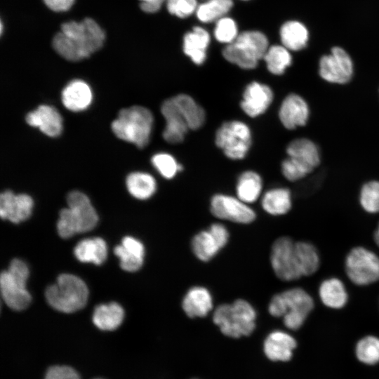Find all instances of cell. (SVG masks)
Wrapping results in <instances>:
<instances>
[{
	"label": "cell",
	"instance_id": "1",
	"mask_svg": "<svg viewBox=\"0 0 379 379\" xmlns=\"http://www.w3.org/2000/svg\"><path fill=\"white\" fill-rule=\"evenodd\" d=\"M105 34L93 19L81 22L69 21L61 26V32L53 39L54 50L69 61H79L89 57L103 45Z\"/></svg>",
	"mask_w": 379,
	"mask_h": 379
},
{
	"label": "cell",
	"instance_id": "2",
	"mask_svg": "<svg viewBox=\"0 0 379 379\" xmlns=\"http://www.w3.org/2000/svg\"><path fill=\"white\" fill-rule=\"evenodd\" d=\"M314 307L310 293L300 287H294L274 294L270 300L267 311L274 317H282L284 326L295 331L303 325Z\"/></svg>",
	"mask_w": 379,
	"mask_h": 379
},
{
	"label": "cell",
	"instance_id": "3",
	"mask_svg": "<svg viewBox=\"0 0 379 379\" xmlns=\"http://www.w3.org/2000/svg\"><path fill=\"white\" fill-rule=\"evenodd\" d=\"M212 319L225 336L239 338L250 335L256 327L257 312L247 300L237 298L213 310Z\"/></svg>",
	"mask_w": 379,
	"mask_h": 379
},
{
	"label": "cell",
	"instance_id": "4",
	"mask_svg": "<svg viewBox=\"0 0 379 379\" xmlns=\"http://www.w3.org/2000/svg\"><path fill=\"white\" fill-rule=\"evenodd\" d=\"M68 208L59 213L57 230L59 236L68 239L77 233L87 232L97 225L98 216L88 197L79 191H72L67 197Z\"/></svg>",
	"mask_w": 379,
	"mask_h": 379
},
{
	"label": "cell",
	"instance_id": "5",
	"mask_svg": "<svg viewBox=\"0 0 379 379\" xmlns=\"http://www.w3.org/2000/svg\"><path fill=\"white\" fill-rule=\"evenodd\" d=\"M152 126L153 116L147 108L132 106L119 111L112 130L119 139L143 148L149 142Z\"/></svg>",
	"mask_w": 379,
	"mask_h": 379
},
{
	"label": "cell",
	"instance_id": "6",
	"mask_svg": "<svg viewBox=\"0 0 379 379\" xmlns=\"http://www.w3.org/2000/svg\"><path fill=\"white\" fill-rule=\"evenodd\" d=\"M47 302L55 310L72 313L82 309L87 302L88 289L79 277L70 274L58 276L55 284L45 291Z\"/></svg>",
	"mask_w": 379,
	"mask_h": 379
},
{
	"label": "cell",
	"instance_id": "7",
	"mask_svg": "<svg viewBox=\"0 0 379 379\" xmlns=\"http://www.w3.org/2000/svg\"><path fill=\"white\" fill-rule=\"evenodd\" d=\"M268 48V41L263 33L245 31L225 47L222 55L227 61L242 69H252L264 58Z\"/></svg>",
	"mask_w": 379,
	"mask_h": 379
},
{
	"label": "cell",
	"instance_id": "8",
	"mask_svg": "<svg viewBox=\"0 0 379 379\" xmlns=\"http://www.w3.org/2000/svg\"><path fill=\"white\" fill-rule=\"evenodd\" d=\"M28 277L27 265L18 258L12 260L8 270L1 272V294L4 302L11 309L20 311L30 304L32 297L26 288Z\"/></svg>",
	"mask_w": 379,
	"mask_h": 379
},
{
	"label": "cell",
	"instance_id": "9",
	"mask_svg": "<svg viewBox=\"0 0 379 379\" xmlns=\"http://www.w3.org/2000/svg\"><path fill=\"white\" fill-rule=\"evenodd\" d=\"M215 142L227 158L241 160L251 147V132L248 125L241 121H225L217 130Z\"/></svg>",
	"mask_w": 379,
	"mask_h": 379
},
{
	"label": "cell",
	"instance_id": "10",
	"mask_svg": "<svg viewBox=\"0 0 379 379\" xmlns=\"http://www.w3.org/2000/svg\"><path fill=\"white\" fill-rule=\"evenodd\" d=\"M347 278L355 285L367 286L379 281V256L363 247L352 248L345 260Z\"/></svg>",
	"mask_w": 379,
	"mask_h": 379
},
{
	"label": "cell",
	"instance_id": "11",
	"mask_svg": "<svg viewBox=\"0 0 379 379\" xmlns=\"http://www.w3.org/2000/svg\"><path fill=\"white\" fill-rule=\"evenodd\" d=\"M270 262L275 276L284 281L299 279L301 274L297 254L295 241L288 236H281L272 243L270 253Z\"/></svg>",
	"mask_w": 379,
	"mask_h": 379
},
{
	"label": "cell",
	"instance_id": "12",
	"mask_svg": "<svg viewBox=\"0 0 379 379\" xmlns=\"http://www.w3.org/2000/svg\"><path fill=\"white\" fill-rule=\"evenodd\" d=\"M230 239L227 227L220 222H213L205 230L196 233L191 239V250L201 262H208L224 248Z\"/></svg>",
	"mask_w": 379,
	"mask_h": 379
},
{
	"label": "cell",
	"instance_id": "13",
	"mask_svg": "<svg viewBox=\"0 0 379 379\" xmlns=\"http://www.w3.org/2000/svg\"><path fill=\"white\" fill-rule=\"evenodd\" d=\"M210 211L220 220L241 225L251 224L256 218L255 212L248 204L237 197L224 194H217L211 197Z\"/></svg>",
	"mask_w": 379,
	"mask_h": 379
},
{
	"label": "cell",
	"instance_id": "14",
	"mask_svg": "<svg viewBox=\"0 0 379 379\" xmlns=\"http://www.w3.org/2000/svg\"><path fill=\"white\" fill-rule=\"evenodd\" d=\"M320 77L327 82L345 84L352 78L354 65L349 54L340 47H333L329 55L319 60Z\"/></svg>",
	"mask_w": 379,
	"mask_h": 379
},
{
	"label": "cell",
	"instance_id": "15",
	"mask_svg": "<svg viewBox=\"0 0 379 379\" xmlns=\"http://www.w3.org/2000/svg\"><path fill=\"white\" fill-rule=\"evenodd\" d=\"M310 110L307 101L300 95L290 93L283 100L279 118L282 125L288 130L304 126L310 118Z\"/></svg>",
	"mask_w": 379,
	"mask_h": 379
},
{
	"label": "cell",
	"instance_id": "16",
	"mask_svg": "<svg viewBox=\"0 0 379 379\" xmlns=\"http://www.w3.org/2000/svg\"><path fill=\"white\" fill-rule=\"evenodd\" d=\"M274 98L270 86L258 81H253L246 86L240 105L246 114L256 117L268 109Z\"/></svg>",
	"mask_w": 379,
	"mask_h": 379
},
{
	"label": "cell",
	"instance_id": "17",
	"mask_svg": "<svg viewBox=\"0 0 379 379\" xmlns=\"http://www.w3.org/2000/svg\"><path fill=\"white\" fill-rule=\"evenodd\" d=\"M33 204V200L29 195L15 194L6 190L0 195V215L4 220L19 223L29 218Z\"/></svg>",
	"mask_w": 379,
	"mask_h": 379
},
{
	"label": "cell",
	"instance_id": "18",
	"mask_svg": "<svg viewBox=\"0 0 379 379\" xmlns=\"http://www.w3.org/2000/svg\"><path fill=\"white\" fill-rule=\"evenodd\" d=\"M161 112L166 120L163 132L164 139L170 144L182 142L190 128L178 110L173 97L162 103Z\"/></svg>",
	"mask_w": 379,
	"mask_h": 379
},
{
	"label": "cell",
	"instance_id": "19",
	"mask_svg": "<svg viewBox=\"0 0 379 379\" xmlns=\"http://www.w3.org/2000/svg\"><path fill=\"white\" fill-rule=\"evenodd\" d=\"M181 307L189 318L205 317L214 310L213 295L205 286H194L184 295Z\"/></svg>",
	"mask_w": 379,
	"mask_h": 379
},
{
	"label": "cell",
	"instance_id": "20",
	"mask_svg": "<svg viewBox=\"0 0 379 379\" xmlns=\"http://www.w3.org/2000/svg\"><path fill=\"white\" fill-rule=\"evenodd\" d=\"M296 345V340L291 334L274 330L265 338L263 350L266 357L272 361H287L291 359Z\"/></svg>",
	"mask_w": 379,
	"mask_h": 379
},
{
	"label": "cell",
	"instance_id": "21",
	"mask_svg": "<svg viewBox=\"0 0 379 379\" xmlns=\"http://www.w3.org/2000/svg\"><path fill=\"white\" fill-rule=\"evenodd\" d=\"M26 122L34 127H38L45 135L56 137L62 130V119L58 110L48 105H40L32 112H29Z\"/></svg>",
	"mask_w": 379,
	"mask_h": 379
},
{
	"label": "cell",
	"instance_id": "22",
	"mask_svg": "<svg viewBox=\"0 0 379 379\" xmlns=\"http://www.w3.org/2000/svg\"><path fill=\"white\" fill-rule=\"evenodd\" d=\"M114 252L120 259V267L125 271L136 272L143 265L145 247L140 241L134 237H124L121 244L115 246Z\"/></svg>",
	"mask_w": 379,
	"mask_h": 379
},
{
	"label": "cell",
	"instance_id": "23",
	"mask_svg": "<svg viewBox=\"0 0 379 379\" xmlns=\"http://www.w3.org/2000/svg\"><path fill=\"white\" fill-rule=\"evenodd\" d=\"M288 157L293 159L311 172L321 162V153L317 145L306 138L292 140L286 147Z\"/></svg>",
	"mask_w": 379,
	"mask_h": 379
},
{
	"label": "cell",
	"instance_id": "24",
	"mask_svg": "<svg viewBox=\"0 0 379 379\" xmlns=\"http://www.w3.org/2000/svg\"><path fill=\"white\" fill-rule=\"evenodd\" d=\"M92 97L90 86L85 81L79 79L72 81L62 92L64 106L73 112L86 109L91 102Z\"/></svg>",
	"mask_w": 379,
	"mask_h": 379
},
{
	"label": "cell",
	"instance_id": "25",
	"mask_svg": "<svg viewBox=\"0 0 379 379\" xmlns=\"http://www.w3.org/2000/svg\"><path fill=\"white\" fill-rule=\"evenodd\" d=\"M318 293L323 305L331 309H342L348 301L345 286L336 277L324 279L319 286Z\"/></svg>",
	"mask_w": 379,
	"mask_h": 379
},
{
	"label": "cell",
	"instance_id": "26",
	"mask_svg": "<svg viewBox=\"0 0 379 379\" xmlns=\"http://www.w3.org/2000/svg\"><path fill=\"white\" fill-rule=\"evenodd\" d=\"M210 42L208 32L201 27H194L183 39V51L196 65H201L206 58Z\"/></svg>",
	"mask_w": 379,
	"mask_h": 379
},
{
	"label": "cell",
	"instance_id": "27",
	"mask_svg": "<svg viewBox=\"0 0 379 379\" xmlns=\"http://www.w3.org/2000/svg\"><path fill=\"white\" fill-rule=\"evenodd\" d=\"M261 206L269 215L273 216L285 215L292 207L291 191L286 187L269 190L262 197Z\"/></svg>",
	"mask_w": 379,
	"mask_h": 379
},
{
	"label": "cell",
	"instance_id": "28",
	"mask_svg": "<svg viewBox=\"0 0 379 379\" xmlns=\"http://www.w3.org/2000/svg\"><path fill=\"white\" fill-rule=\"evenodd\" d=\"M74 254L77 260L82 262L101 265L107 258V244L100 237L84 239L76 245Z\"/></svg>",
	"mask_w": 379,
	"mask_h": 379
},
{
	"label": "cell",
	"instance_id": "29",
	"mask_svg": "<svg viewBox=\"0 0 379 379\" xmlns=\"http://www.w3.org/2000/svg\"><path fill=\"white\" fill-rule=\"evenodd\" d=\"M124 311L122 307L114 302L98 305L93 314V322L102 331H114L122 323Z\"/></svg>",
	"mask_w": 379,
	"mask_h": 379
},
{
	"label": "cell",
	"instance_id": "30",
	"mask_svg": "<svg viewBox=\"0 0 379 379\" xmlns=\"http://www.w3.org/2000/svg\"><path fill=\"white\" fill-rule=\"evenodd\" d=\"M262 181L260 175L253 171L243 172L239 177L236 192L237 197L249 204L256 201L261 194Z\"/></svg>",
	"mask_w": 379,
	"mask_h": 379
},
{
	"label": "cell",
	"instance_id": "31",
	"mask_svg": "<svg viewBox=\"0 0 379 379\" xmlns=\"http://www.w3.org/2000/svg\"><path fill=\"white\" fill-rule=\"evenodd\" d=\"M173 98L190 129L197 130L201 128L206 119L205 111L202 107L187 94H179Z\"/></svg>",
	"mask_w": 379,
	"mask_h": 379
},
{
	"label": "cell",
	"instance_id": "32",
	"mask_svg": "<svg viewBox=\"0 0 379 379\" xmlns=\"http://www.w3.org/2000/svg\"><path fill=\"white\" fill-rule=\"evenodd\" d=\"M282 44L290 51H300L307 44L309 33L306 27L298 21L285 22L280 29Z\"/></svg>",
	"mask_w": 379,
	"mask_h": 379
},
{
	"label": "cell",
	"instance_id": "33",
	"mask_svg": "<svg viewBox=\"0 0 379 379\" xmlns=\"http://www.w3.org/2000/svg\"><path fill=\"white\" fill-rule=\"evenodd\" d=\"M129 193L136 199L145 200L150 198L157 190V182L153 176L147 173H130L126 180Z\"/></svg>",
	"mask_w": 379,
	"mask_h": 379
},
{
	"label": "cell",
	"instance_id": "34",
	"mask_svg": "<svg viewBox=\"0 0 379 379\" xmlns=\"http://www.w3.org/2000/svg\"><path fill=\"white\" fill-rule=\"evenodd\" d=\"M295 251L302 277L314 274L320 266V256L314 244L306 241H295Z\"/></svg>",
	"mask_w": 379,
	"mask_h": 379
},
{
	"label": "cell",
	"instance_id": "35",
	"mask_svg": "<svg viewBox=\"0 0 379 379\" xmlns=\"http://www.w3.org/2000/svg\"><path fill=\"white\" fill-rule=\"evenodd\" d=\"M284 46L274 45L268 48L263 59L267 69L274 75H281L292 63V56Z\"/></svg>",
	"mask_w": 379,
	"mask_h": 379
},
{
	"label": "cell",
	"instance_id": "36",
	"mask_svg": "<svg viewBox=\"0 0 379 379\" xmlns=\"http://www.w3.org/2000/svg\"><path fill=\"white\" fill-rule=\"evenodd\" d=\"M233 6L232 0H208L198 6L197 18L203 22L217 21L225 17Z\"/></svg>",
	"mask_w": 379,
	"mask_h": 379
},
{
	"label": "cell",
	"instance_id": "37",
	"mask_svg": "<svg viewBox=\"0 0 379 379\" xmlns=\"http://www.w3.org/2000/svg\"><path fill=\"white\" fill-rule=\"evenodd\" d=\"M355 353L362 363L373 365L379 362V338L367 335L360 339L356 345Z\"/></svg>",
	"mask_w": 379,
	"mask_h": 379
},
{
	"label": "cell",
	"instance_id": "38",
	"mask_svg": "<svg viewBox=\"0 0 379 379\" xmlns=\"http://www.w3.org/2000/svg\"><path fill=\"white\" fill-rule=\"evenodd\" d=\"M359 204L368 213H379V180H370L362 185L359 192Z\"/></svg>",
	"mask_w": 379,
	"mask_h": 379
},
{
	"label": "cell",
	"instance_id": "39",
	"mask_svg": "<svg viewBox=\"0 0 379 379\" xmlns=\"http://www.w3.org/2000/svg\"><path fill=\"white\" fill-rule=\"evenodd\" d=\"M152 163L159 173L166 179L173 178L178 171L182 170L181 164L170 154L161 152L152 157Z\"/></svg>",
	"mask_w": 379,
	"mask_h": 379
},
{
	"label": "cell",
	"instance_id": "40",
	"mask_svg": "<svg viewBox=\"0 0 379 379\" xmlns=\"http://www.w3.org/2000/svg\"><path fill=\"white\" fill-rule=\"evenodd\" d=\"M236 22L230 18L223 17L217 20L214 36L219 42L230 44L238 36Z\"/></svg>",
	"mask_w": 379,
	"mask_h": 379
},
{
	"label": "cell",
	"instance_id": "41",
	"mask_svg": "<svg viewBox=\"0 0 379 379\" xmlns=\"http://www.w3.org/2000/svg\"><path fill=\"white\" fill-rule=\"evenodd\" d=\"M281 169L285 178L291 182L301 180L312 173L306 167L289 157L281 162Z\"/></svg>",
	"mask_w": 379,
	"mask_h": 379
},
{
	"label": "cell",
	"instance_id": "42",
	"mask_svg": "<svg viewBox=\"0 0 379 379\" xmlns=\"http://www.w3.org/2000/svg\"><path fill=\"white\" fill-rule=\"evenodd\" d=\"M197 0H166L168 11L178 18H185L196 12Z\"/></svg>",
	"mask_w": 379,
	"mask_h": 379
},
{
	"label": "cell",
	"instance_id": "43",
	"mask_svg": "<svg viewBox=\"0 0 379 379\" xmlns=\"http://www.w3.org/2000/svg\"><path fill=\"white\" fill-rule=\"evenodd\" d=\"M44 379H81L78 372L72 367L65 365L50 366Z\"/></svg>",
	"mask_w": 379,
	"mask_h": 379
},
{
	"label": "cell",
	"instance_id": "44",
	"mask_svg": "<svg viewBox=\"0 0 379 379\" xmlns=\"http://www.w3.org/2000/svg\"><path fill=\"white\" fill-rule=\"evenodd\" d=\"M46 6L55 12L68 11L74 4V0H43Z\"/></svg>",
	"mask_w": 379,
	"mask_h": 379
},
{
	"label": "cell",
	"instance_id": "45",
	"mask_svg": "<svg viewBox=\"0 0 379 379\" xmlns=\"http://www.w3.org/2000/svg\"><path fill=\"white\" fill-rule=\"evenodd\" d=\"M140 8L146 13H153L159 11L166 0H139Z\"/></svg>",
	"mask_w": 379,
	"mask_h": 379
},
{
	"label": "cell",
	"instance_id": "46",
	"mask_svg": "<svg viewBox=\"0 0 379 379\" xmlns=\"http://www.w3.org/2000/svg\"><path fill=\"white\" fill-rule=\"evenodd\" d=\"M375 244L379 247V222L373 234Z\"/></svg>",
	"mask_w": 379,
	"mask_h": 379
},
{
	"label": "cell",
	"instance_id": "47",
	"mask_svg": "<svg viewBox=\"0 0 379 379\" xmlns=\"http://www.w3.org/2000/svg\"><path fill=\"white\" fill-rule=\"evenodd\" d=\"M95 379H102V378H95Z\"/></svg>",
	"mask_w": 379,
	"mask_h": 379
},
{
	"label": "cell",
	"instance_id": "48",
	"mask_svg": "<svg viewBox=\"0 0 379 379\" xmlns=\"http://www.w3.org/2000/svg\"><path fill=\"white\" fill-rule=\"evenodd\" d=\"M243 1H247V0H243Z\"/></svg>",
	"mask_w": 379,
	"mask_h": 379
}]
</instances>
